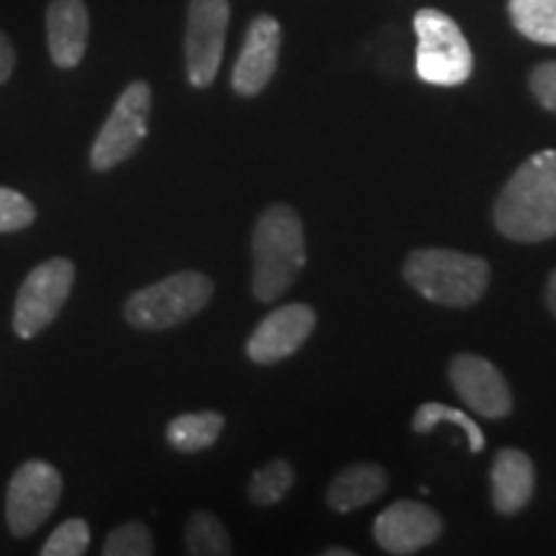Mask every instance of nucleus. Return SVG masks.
<instances>
[{"label": "nucleus", "mask_w": 556, "mask_h": 556, "mask_svg": "<svg viewBox=\"0 0 556 556\" xmlns=\"http://www.w3.org/2000/svg\"><path fill=\"white\" fill-rule=\"evenodd\" d=\"M387 490V475L377 464H353L332 479L328 505L338 513H351L377 500Z\"/></svg>", "instance_id": "dca6fc26"}, {"label": "nucleus", "mask_w": 556, "mask_h": 556, "mask_svg": "<svg viewBox=\"0 0 556 556\" xmlns=\"http://www.w3.org/2000/svg\"><path fill=\"white\" fill-rule=\"evenodd\" d=\"M225 428V417L219 413H189L178 415L168 426V443L180 454H197L217 443Z\"/></svg>", "instance_id": "f3484780"}, {"label": "nucleus", "mask_w": 556, "mask_h": 556, "mask_svg": "<svg viewBox=\"0 0 556 556\" xmlns=\"http://www.w3.org/2000/svg\"><path fill=\"white\" fill-rule=\"evenodd\" d=\"M186 552L193 556H225L232 552V541L217 516L193 513L186 526Z\"/></svg>", "instance_id": "aec40b11"}, {"label": "nucleus", "mask_w": 556, "mask_h": 556, "mask_svg": "<svg viewBox=\"0 0 556 556\" xmlns=\"http://www.w3.org/2000/svg\"><path fill=\"white\" fill-rule=\"evenodd\" d=\"M281 50V26L274 16L263 13L250 21L240 58L232 70V88L238 96L253 99L274 78Z\"/></svg>", "instance_id": "ddd939ff"}, {"label": "nucleus", "mask_w": 556, "mask_h": 556, "mask_svg": "<svg viewBox=\"0 0 556 556\" xmlns=\"http://www.w3.org/2000/svg\"><path fill=\"white\" fill-rule=\"evenodd\" d=\"M405 278L417 294L443 307H471L484 296L490 266L477 255L458 250L422 248L409 253Z\"/></svg>", "instance_id": "7ed1b4c3"}, {"label": "nucleus", "mask_w": 556, "mask_h": 556, "mask_svg": "<svg viewBox=\"0 0 556 556\" xmlns=\"http://www.w3.org/2000/svg\"><path fill=\"white\" fill-rule=\"evenodd\" d=\"M62 497V475L50 462L21 464L5 492V520L16 539L31 536L52 516Z\"/></svg>", "instance_id": "6e6552de"}, {"label": "nucleus", "mask_w": 556, "mask_h": 556, "mask_svg": "<svg viewBox=\"0 0 556 556\" xmlns=\"http://www.w3.org/2000/svg\"><path fill=\"white\" fill-rule=\"evenodd\" d=\"M152 109V90L144 80L129 83L116 99L109 119L96 137L90 148V168L111 170L122 165L124 160L135 155L139 144L148 137V122Z\"/></svg>", "instance_id": "423d86ee"}, {"label": "nucleus", "mask_w": 556, "mask_h": 556, "mask_svg": "<svg viewBox=\"0 0 556 556\" xmlns=\"http://www.w3.org/2000/svg\"><path fill=\"white\" fill-rule=\"evenodd\" d=\"M229 26V0H191L186 21V78L208 88L217 78Z\"/></svg>", "instance_id": "1a4fd4ad"}, {"label": "nucleus", "mask_w": 556, "mask_h": 556, "mask_svg": "<svg viewBox=\"0 0 556 556\" xmlns=\"http://www.w3.org/2000/svg\"><path fill=\"white\" fill-rule=\"evenodd\" d=\"M37 219V208L24 193L0 186V235L21 232Z\"/></svg>", "instance_id": "b1692460"}, {"label": "nucleus", "mask_w": 556, "mask_h": 556, "mask_svg": "<svg viewBox=\"0 0 556 556\" xmlns=\"http://www.w3.org/2000/svg\"><path fill=\"white\" fill-rule=\"evenodd\" d=\"M75 281V266L70 258H50L39 263L21 283L13 307V332L21 340L37 338L58 319Z\"/></svg>", "instance_id": "0eeeda50"}, {"label": "nucleus", "mask_w": 556, "mask_h": 556, "mask_svg": "<svg viewBox=\"0 0 556 556\" xmlns=\"http://www.w3.org/2000/svg\"><path fill=\"white\" fill-rule=\"evenodd\" d=\"M438 422H451V426L462 428L464 433H467L471 454H482L484 433H482V428H479V422L471 420L467 413H462V409H456V407L443 405V402H426L422 407H417L415 420H413L415 433H430V430H433Z\"/></svg>", "instance_id": "6ab92c4d"}, {"label": "nucleus", "mask_w": 556, "mask_h": 556, "mask_svg": "<svg viewBox=\"0 0 556 556\" xmlns=\"http://www.w3.org/2000/svg\"><path fill=\"white\" fill-rule=\"evenodd\" d=\"M448 377L458 397L467 402L475 413L492 417V420L510 415V387H507L503 374L486 358L475 356V353H462V356L451 361Z\"/></svg>", "instance_id": "f8f14e48"}, {"label": "nucleus", "mask_w": 556, "mask_h": 556, "mask_svg": "<svg viewBox=\"0 0 556 556\" xmlns=\"http://www.w3.org/2000/svg\"><path fill=\"white\" fill-rule=\"evenodd\" d=\"M325 554L328 556H353V552H348V548H328Z\"/></svg>", "instance_id": "cd10ccee"}, {"label": "nucleus", "mask_w": 556, "mask_h": 556, "mask_svg": "<svg viewBox=\"0 0 556 556\" xmlns=\"http://www.w3.org/2000/svg\"><path fill=\"white\" fill-rule=\"evenodd\" d=\"M546 302H548V309H552L554 315H556V270L552 274V278H548V287H546Z\"/></svg>", "instance_id": "bb28decb"}, {"label": "nucleus", "mask_w": 556, "mask_h": 556, "mask_svg": "<svg viewBox=\"0 0 556 556\" xmlns=\"http://www.w3.org/2000/svg\"><path fill=\"white\" fill-rule=\"evenodd\" d=\"M106 556H150L155 554V544L148 526L142 523H124L109 533L106 544H103Z\"/></svg>", "instance_id": "5701e85b"}, {"label": "nucleus", "mask_w": 556, "mask_h": 556, "mask_svg": "<svg viewBox=\"0 0 556 556\" xmlns=\"http://www.w3.org/2000/svg\"><path fill=\"white\" fill-rule=\"evenodd\" d=\"M507 11L526 39L556 47V0H510Z\"/></svg>", "instance_id": "a211bd4d"}, {"label": "nucleus", "mask_w": 556, "mask_h": 556, "mask_svg": "<svg viewBox=\"0 0 556 556\" xmlns=\"http://www.w3.org/2000/svg\"><path fill=\"white\" fill-rule=\"evenodd\" d=\"M90 18L83 0H52L47 5V45L58 67L73 70L86 58Z\"/></svg>", "instance_id": "4468645a"}, {"label": "nucleus", "mask_w": 556, "mask_h": 556, "mask_svg": "<svg viewBox=\"0 0 556 556\" xmlns=\"http://www.w3.org/2000/svg\"><path fill=\"white\" fill-rule=\"evenodd\" d=\"M307 261L304 227L294 208L268 206L253 232V294L274 302L287 291Z\"/></svg>", "instance_id": "f03ea898"}, {"label": "nucleus", "mask_w": 556, "mask_h": 556, "mask_svg": "<svg viewBox=\"0 0 556 556\" xmlns=\"http://www.w3.org/2000/svg\"><path fill=\"white\" fill-rule=\"evenodd\" d=\"M528 86H531V93L536 96L541 106L556 114V62H541L533 67Z\"/></svg>", "instance_id": "393cba45"}, {"label": "nucleus", "mask_w": 556, "mask_h": 556, "mask_svg": "<svg viewBox=\"0 0 556 556\" xmlns=\"http://www.w3.org/2000/svg\"><path fill=\"white\" fill-rule=\"evenodd\" d=\"M495 225L516 242L556 238V150L536 152L513 173L497 197Z\"/></svg>", "instance_id": "f257e3e1"}, {"label": "nucleus", "mask_w": 556, "mask_h": 556, "mask_svg": "<svg viewBox=\"0 0 556 556\" xmlns=\"http://www.w3.org/2000/svg\"><path fill=\"white\" fill-rule=\"evenodd\" d=\"M13 67H16V50H13L11 39L0 31V86L11 78Z\"/></svg>", "instance_id": "a878e982"}, {"label": "nucleus", "mask_w": 556, "mask_h": 556, "mask_svg": "<svg viewBox=\"0 0 556 556\" xmlns=\"http://www.w3.org/2000/svg\"><path fill=\"white\" fill-rule=\"evenodd\" d=\"M443 520L433 507L415 503V500H400L389 505L374 523V539L387 554H415L433 544L441 536Z\"/></svg>", "instance_id": "9b49d317"}, {"label": "nucleus", "mask_w": 556, "mask_h": 556, "mask_svg": "<svg viewBox=\"0 0 556 556\" xmlns=\"http://www.w3.org/2000/svg\"><path fill=\"white\" fill-rule=\"evenodd\" d=\"M413 24L417 34V78L441 88L467 83L475 70V54L456 21L438 9H422L415 13Z\"/></svg>", "instance_id": "20e7f679"}, {"label": "nucleus", "mask_w": 556, "mask_h": 556, "mask_svg": "<svg viewBox=\"0 0 556 556\" xmlns=\"http://www.w3.org/2000/svg\"><path fill=\"white\" fill-rule=\"evenodd\" d=\"M536 471L523 451L503 448L492 464V505L503 516L520 513L531 503Z\"/></svg>", "instance_id": "2eb2a0df"}, {"label": "nucleus", "mask_w": 556, "mask_h": 556, "mask_svg": "<svg viewBox=\"0 0 556 556\" xmlns=\"http://www.w3.org/2000/svg\"><path fill=\"white\" fill-rule=\"evenodd\" d=\"M90 546V528L86 520L70 518L52 531L47 544L41 546V556H80Z\"/></svg>", "instance_id": "4be33fe9"}, {"label": "nucleus", "mask_w": 556, "mask_h": 556, "mask_svg": "<svg viewBox=\"0 0 556 556\" xmlns=\"http://www.w3.org/2000/svg\"><path fill=\"white\" fill-rule=\"evenodd\" d=\"M291 484H294V469L283 458H276L250 477L248 497L255 505H276L287 497Z\"/></svg>", "instance_id": "412c9836"}, {"label": "nucleus", "mask_w": 556, "mask_h": 556, "mask_svg": "<svg viewBox=\"0 0 556 556\" xmlns=\"http://www.w3.org/2000/svg\"><path fill=\"white\" fill-rule=\"evenodd\" d=\"M317 325L315 309L307 304H287L261 319L258 328L248 340V356L255 364H276L283 361L307 343Z\"/></svg>", "instance_id": "9d476101"}, {"label": "nucleus", "mask_w": 556, "mask_h": 556, "mask_svg": "<svg viewBox=\"0 0 556 556\" xmlns=\"http://www.w3.org/2000/svg\"><path fill=\"white\" fill-rule=\"evenodd\" d=\"M214 283L199 270H180L135 291L124 304V317L139 330H168L186 323L212 302Z\"/></svg>", "instance_id": "39448f33"}]
</instances>
